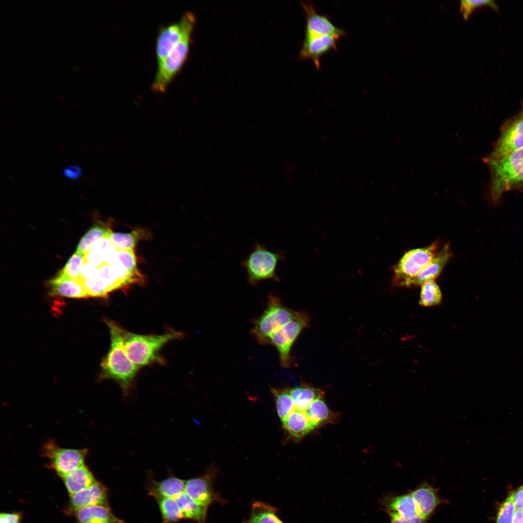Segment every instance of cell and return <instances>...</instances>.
Listing matches in <instances>:
<instances>
[{
    "label": "cell",
    "mask_w": 523,
    "mask_h": 523,
    "mask_svg": "<svg viewBox=\"0 0 523 523\" xmlns=\"http://www.w3.org/2000/svg\"><path fill=\"white\" fill-rule=\"evenodd\" d=\"M174 498L184 518L192 519L198 523H205L207 507L197 503L185 491Z\"/></svg>",
    "instance_id": "obj_24"
},
{
    "label": "cell",
    "mask_w": 523,
    "mask_h": 523,
    "mask_svg": "<svg viewBox=\"0 0 523 523\" xmlns=\"http://www.w3.org/2000/svg\"><path fill=\"white\" fill-rule=\"evenodd\" d=\"M118 249L112 243L106 248L104 252L105 264L110 265L116 261Z\"/></svg>",
    "instance_id": "obj_39"
},
{
    "label": "cell",
    "mask_w": 523,
    "mask_h": 523,
    "mask_svg": "<svg viewBox=\"0 0 523 523\" xmlns=\"http://www.w3.org/2000/svg\"><path fill=\"white\" fill-rule=\"evenodd\" d=\"M305 412L316 428L323 424L331 422L334 418L333 413L328 408L323 396L315 399Z\"/></svg>",
    "instance_id": "obj_26"
},
{
    "label": "cell",
    "mask_w": 523,
    "mask_h": 523,
    "mask_svg": "<svg viewBox=\"0 0 523 523\" xmlns=\"http://www.w3.org/2000/svg\"><path fill=\"white\" fill-rule=\"evenodd\" d=\"M82 174V170L80 167L76 165L68 166L63 170V175L67 178L73 181L78 180Z\"/></svg>",
    "instance_id": "obj_41"
},
{
    "label": "cell",
    "mask_w": 523,
    "mask_h": 523,
    "mask_svg": "<svg viewBox=\"0 0 523 523\" xmlns=\"http://www.w3.org/2000/svg\"><path fill=\"white\" fill-rule=\"evenodd\" d=\"M283 429L292 438L300 439L316 428L305 411L294 409L282 422Z\"/></svg>",
    "instance_id": "obj_21"
},
{
    "label": "cell",
    "mask_w": 523,
    "mask_h": 523,
    "mask_svg": "<svg viewBox=\"0 0 523 523\" xmlns=\"http://www.w3.org/2000/svg\"><path fill=\"white\" fill-rule=\"evenodd\" d=\"M20 515L16 513H2L0 515V523H19Z\"/></svg>",
    "instance_id": "obj_42"
},
{
    "label": "cell",
    "mask_w": 523,
    "mask_h": 523,
    "mask_svg": "<svg viewBox=\"0 0 523 523\" xmlns=\"http://www.w3.org/2000/svg\"><path fill=\"white\" fill-rule=\"evenodd\" d=\"M383 505L388 514H394L405 518L419 515L415 503L410 493L388 496Z\"/></svg>",
    "instance_id": "obj_19"
},
{
    "label": "cell",
    "mask_w": 523,
    "mask_h": 523,
    "mask_svg": "<svg viewBox=\"0 0 523 523\" xmlns=\"http://www.w3.org/2000/svg\"><path fill=\"white\" fill-rule=\"evenodd\" d=\"M104 252V251L91 247L85 253V262L100 267L105 264Z\"/></svg>",
    "instance_id": "obj_37"
},
{
    "label": "cell",
    "mask_w": 523,
    "mask_h": 523,
    "mask_svg": "<svg viewBox=\"0 0 523 523\" xmlns=\"http://www.w3.org/2000/svg\"><path fill=\"white\" fill-rule=\"evenodd\" d=\"M512 523H523V511L516 509Z\"/></svg>",
    "instance_id": "obj_44"
},
{
    "label": "cell",
    "mask_w": 523,
    "mask_h": 523,
    "mask_svg": "<svg viewBox=\"0 0 523 523\" xmlns=\"http://www.w3.org/2000/svg\"><path fill=\"white\" fill-rule=\"evenodd\" d=\"M485 6H489L496 11L499 10L498 6L493 0H462L460 1V12L462 13L463 17L467 19L469 15L476 8Z\"/></svg>",
    "instance_id": "obj_36"
},
{
    "label": "cell",
    "mask_w": 523,
    "mask_h": 523,
    "mask_svg": "<svg viewBox=\"0 0 523 523\" xmlns=\"http://www.w3.org/2000/svg\"><path fill=\"white\" fill-rule=\"evenodd\" d=\"M284 259L283 252L269 250L263 244L257 243L248 255L241 261L248 283L255 286L262 281H279L277 268Z\"/></svg>",
    "instance_id": "obj_5"
},
{
    "label": "cell",
    "mask_w": 523,
    "mask_h": 523,
    "mask_svg": "<svg viewBox=\"0 0 523 523\" xmlns=\"http://www.w3.org/2000/svg\"><path fill=\"white\" fill-rule=\"evenodd\" d=\"M340 37L338 35H323L304 38L299 55L302 59H311L319 68L321 57L330 50L337 49Z\"/></svg>",
    "instance_id": "obj_13"
},
{
    "label": "cell",
    "mask_w": 523,
    "mask_h": 523,
    "mask_svg": "<svg viewBox=\"0 0 523 523\" xmlns=\"http://www.w3.org/2000/svg\"><path fill=\"white\" fill-rule=\"evenodd\" d=\"M484 160L491 174L490 200L493 205H498L504 193L523 187V148Z\"/></svg>",
    "instance_id": "obj_2"
},
{
    "label": "cell",
    "mask_w": 523,
    "mask_h": 523,
    "mask_svg": "<svg viewBox=\"0 0 523 523\" xmlns=\"http://www.w3.org/2000/svg\"><path fill=\"white\" fill-rule=\"evenodd\" d=\"M452 256L449 244H445L436 252L431 261L409 283L411 286L421 285L434 280L440 275Z\"/></svg>",
    "instance_id": "obj_15"
},
{
    "label": "cell",
    "mask_w": 523,
    "mask_h": 523,
    "mask_svg": "<svg viewBox=\"0 0 523 523\" xmlns=\"http://www.w3.org/2000/svg\"><path fill=\"white\" fill-rule=\"evenodd\" d=\"M211 469L202 477L185 481V492L198 504L207 507L215 495L211 484Z\"/></svg>",
    "instance_id": "obj_18"
},
{
    "label": "cell",
    "mask_w": 523,
    "mask_h": 523,
    "mask_svg": "<svg viewBox=\"0 0 523 523\" xmlns=\"http://www.w3.org/2000/svg\"><path fill=\"white\" fill-rule=\"evenodd\" d=\"M516 509L523 511V485L512 492Z\"/></svg>",
    "instance_id": "obj_43"
},
{
    "label": "cell",
    "mask_w": 523,
    "mask_h": 523,
    "mask_svg": "<svg viewBox=\"0 0 523 523\" xmlns=\"http://www.w3.org/2000/svg\"><path fill=\"white\" fill-rule=\"evenodd\" d=\"M124 346L133 363L139 369L155 362H160L161 349L171 340L182 338L181 333L169 330L161 335H140L123 330Z\"/></svg>",
    "instance_id": "obj_3"
},
{
    "label": "cell",
    "mask_w": 523,
    "mask_h": 523,
    "mask_svg": "<svg viewBox=\"0 0 523 523\" xmlns=\"http://www.w3.org/2000/svg\"><path fill=\"white\" fill-rule=\"evenodd\" d=\"M243 523H252L251 521H247V522H245Z\"/></svg>",
    "instance_id": "obj_45"
},
{
    "label": "cell",
    "mask_w": 523,
    "mask_h": 523,
    "mask_svg": "<svg viewBox=\"0 0 523 523\" xmlns=\"http://www.w3.org/2000/svg\"><path fill=\"white\" fill-rule=\"evenodd\" d=\"M410 493L415 503L419 515L425 522L430 518L442 502L437 489L426 482Z\"/></svg>",
    "instance_id": "obj_14"
},
{
    "label": "cell",
    "mask_w": 523,
    "mask_h": 523,
    "mask_svg": "<svg viewBox=\"0 0 523 523\" xmlns=\"http://www.w3.org/2000/svg\"><path fill=\"white\" fill-rule=\"evenodd\" d=\"M143 231L135 230L129 233L113 232L110 239L119 249H133L138 241L143 236Z\"/></svg>",
    "instance_id": "obj_32"
},
{
    "label": "cell",
    "mask_w": 523,
    "mask_h": 523,
    "mask_svg": "<svg viewBox=\"0 0 523 523\" xmlns=\"http://www.w3.org/2000/svg\"><path fill=\"white\" fill-rule=\"evenodd\" d=\"M112 233L109 228L104 225H95L80 239L77 251L85 254L93 243L104 238H110Z\"/></svg>",
    "instance_id": "obj_28"
},
{
    "label": "cell",
    "mask_w": 523,
    "mask_h": 523,
    "mask_svg": "<svg viewBox=\"0 0 523 523\" xmlns=\"http://www.w3.org/2000/svg\"><path fill=\"white\" fill-rule=\"evenodd\" d=\"M50 294L71 298H85L89 297L82 282L58 273L48 282Z\"/></svg>",
    "instance_id": "obj_17"
},
{
    "label": "cell",
    "mask_w": 523,
    "mask_h": 523,
    "mask_svg": "<svg viewBox=\"0 0 523 523\" xmlns=\"http://www.w3.org/2000/svg\"><path fill=\"white\" fill-rule=\"evenodd\" d=\"M62 478L70 495L91 486L96 481L85 464Z\"/></svg>",
    "instance_id": "obj_23"
},
{
    "label": "cell",
    "mask_w": 523,
    "mask_h": 523,
    "mask_svg": "<svg viewBox=\"0 0 523 523\" xmlns=\"http://www.w3.org/2000/svg\"><path fill=\"white\" fill-rule=\"evenodd\" d=\"M110 335L109 351L101 364V378L115 381L123 394L128 395L133 388L139 369L129 358L124 346L123 328L117 323L106 320Z\"/></svg>",
    "instance_id": "obj_1"
},
{
    "label": "cell",
    "mask_w": 523,
    "mask_h": 523,
    "mask_svg": "<svg viewBox=\"0 0 523 523\" xmlns=\"http://www.w3.org/2000/svg\"><path fill=\"white\" fill-rule=\"evenodd\" d=\"M74 511L77 523H124L116 518L107 506H91Z\"/></svg>",
    "instance_id": "obj_20"
},
{
    "label": "cell",
    "mask_w": 523,
    "mask_h": 523,
    "mask_svg": "<svg viewBox=\"0 0 523 523\" xmlns=\"http://www.w3.org/2000/svg\"><path fill=\"white\" fill-rule=\"evenodd\" d=\"M523 148V108L503 125L493 149L487 157L496 158Z\"/></svg>",
    "instance_id": "obj_11"
},
{
    "label": "cell",
    "mask_w": 523,
    "mask_h": 523,
    "mask_svg": "<svg viewBox=\"0 0 523 523\" xmlns=\"http://www.w3.org/2000/svg\"><path fill=\"white\" fill-rule=\"evenodd\" d=\"M299 313L285 307L277 295L271 292L266 308L254 321L250 334L261 345H268L272 334L294 319Z\"/></svg>",
    "instance_id": "obj_4"
},
{
    "label": "cell",
    "mask_w": 523,
    "mask_h": 523,
    "mask_svg": "<svg viewBox=\"0 0 523 523\" xmlns=\"http://www.w3.org/2000/svg\"><path fill=\"white\" fill-rule=\"evenodd\" d=\"M99 268V267L85 262L81 270L80 280L82 282L94 277L98 274Z\"/></svg>",
    "instance_id": "obj_38"
},
{
    "label": "cell",
    "mask_w": 523,
    "mask_h": 523,
    "mask_svg": "<svg viewBox=\"0 0 523 523\" xmlns=\"http://www.w3.org/2000/svg\"><path fill=\"white\" fill-rule=\"evenodd\" d=\"M88 453V450L85 448L60 447L52 440L46 441L42 449L43 455L48 461L50 467L62 478L84 465Z\"/></svg>",
    "instance_id": "obj_8"
},
{
    "label": "cell",
    "mask_w": 523,
    "mask_h": 523,
    "mask_svg": "<svg viewBox=\"0 0 523 523\" xmlns=\"http://www.w3.org/2000/svg\"><path fill=\"white\" fill-rule=\"evenodd\" d=\"M85 262V254L76 251L59 273L80 280L81 270Z\"/></svg>",
    "instance_id": "obj_33"
},
{
    "label": "cell",
    "mask_w": 523,
    "mask_h": 523,
    "mask_svg": "<svg viewBox=\"0 0 523 523\" xmlns=\"http://www.w3.org/2000/svg\"><path fill=\"white\" fill-rule=\"evenodd\" d=\"M439 248L438 242H435L427 247L406 252L393 267V283L397 286L409 287L410 282L431 261Z\"/></svg>",
    "instance_id": "obj_6"
},
{
    "label": "cell",
    "mask_w": 523,
    "mask_h": 523,
    "mask_svg": "<svg viewBox=\"0 0 523 523\" xmlns=\"http://www.w3.org/2000/svg\"><path fill=\"white\" fill-rule=\"evenodd\" d=\"M70 496V506L74 511L94 505L108 507L107 490L97 481L91 486Z\"/></svg>",
    "instance_id": "obj_16"
},
{
    "label": "cell",
    "mask_w": 523,
    "mask_h": 523,
    "mask_svg": "<svg viewBox=\"0 0 523 523\" xmlns=\"http://www.w3.org/2000/svg\"><path fill=\"white\" fill-rule=\"evenodd\" d=\"M516 509L512 492L500 506L496 523H512Z\"/></svg>",
    "instance_id": "obj_34"
},
{
    "label": "cell",
    "mask_w": 523,
    "mask_h": 523,
    "mask_svg": "<svg viewBox=\"0 0 523 523\" xmlns=\"http://www.w3.org/2000/svg\"><path fill=\"white\" fill-rule=\"evenodd\" d=\"M277 415L282 422L294 409L295 405L288 388L271 387Z\"/></svg>",
    "instance_id": "obj_27"
},
{
    "label": "cell",
    "mask_w": 523,
    "mask_h": 523,
    "mask_svg": "<svg viewBox=\"0 0 523 523\" xmlns=\"http://www.w3.org/2000/svg\"><path fill=\"white\" fill-rule=\"evenodd\" d=\"M191 34L180 41L169 54L158 65L151 89L156 92H164L181 70L186 62L191 43Z\"/></svg>",
    "instance_id": "obj_7"
},
{
    "label": "cell",
    "mask_w": 523,
    "mask_h": 523,
    "mask_svg": "<svg viewBox=\"0 0 523 523\" xmlns=\"http://www.w3.org/2000/svg\"><path fill=\"white\" fill-rule=\"evenodd\" d=\"M441 290L434 281H429L421 285L419 304L423 307L439 305L442 301Z\"/></svg>",
    "instance_id": "obj_30"
},
{
    "label": "cell",
    "mask_w": 523,
    "mask_h": 523,
    "mask_svg": "<svg viewBox=\"0 0 523 523\" xmlns=\"http://www.w3.org/2000/svg\"><path fill=\"white\" fill-rule=\"evenodd\" d=\"M150 482L149 492L156 499L161 497L175 498L185 491V481L175 477H169L160 481L151 480Z\"/></svg>",
    "instance_id": "obj_22"
},
{
    "label": "cell",
    "mask_w": 523,
    "mask_h": 523,
    "mask_svg": "<svg viewBox=\"0 0 523 523\" xmlns=\"http://www.w3.org/2000/svg\"><path fill=\"white\" fill-rule=\"evenodd\" d=\"M116 260L130 273H140L137 269L136 255L133 249H118Z\"/></svg>",
    "instance_id": "obj_35"
},
{
    "label": "cell",
    "mask_w": 523,
    "mask_h": 523,
    "mask_svg": "<svg viewBox=\"0 0 523 523\" xmlns=\"http://www.w3.org/2000/svg\"><path fill=\"white\" fill-rule=\"evenodd\" d=\"M306 15L305 37L323 35H338L341 37L345 31L334 25L329 17L318 13L309 2H302Z\"/></svg>",
    "instance_id": "obj_12"
},
{
    "label": "cell",
    "mask_w": 523,
    "mask_h": 523,
    "mask_svg": "<svg viewBox=\"0 0 523 523\" xmlns=\"http://www.w3.org/2000/svg\"><path fill=\"white\" fill-rule=\"evenodd\" d=\"M195 23L193 14L186 12L179 21L161 28L155 45L158 65L162 62L180 41L186 35L192 34Z\"/></svg>",
    "instance_id": "obj_9"
},
{
    "label": "cell",
    "mask_w": 523,
    "mask_h": 523,
    "mask_svg": "<svg viewBox=\"0 0 523 523\" xmlns=\"http://www.w3.org/2000/svg\"><path fill=\"white\" fill-rule=\"evenodd\" d=\"M309 317L304 312H300L292 320L275 331L271 336L269 344L277 349L280 365L284 368L292 366L293 360L291 355L292 347L302 331L308 325Z\"/></svg>",
    "instance_id": "obj_10"
},
{
    "label": "cell",
    "mask_w": 523,
    "mask_h": 523,
    "mask_svg": "<svg viewBox=\"0 0 523 523\" xmlns=\"http://www.w3.org/2000/svg\"><path fill=\"white\" fill-rule=\"evenodd\" d=\"M390 523H424L425 522L419 516L411 518H405L394 514H389Z\"/></svg>",
    "instance_id": "obj_40"
},
{
    "label": "cell",
    "mask_w": 523,
    "mask_h": 523,
    "mask_svg": "<svg viewBox=\"0 0 523 523\" xmlns=\"http://www.w3.org/2000/svg\"><path fill=\"white\" fill-rule=\"evenodd\" d=\"M288 389L295 408L304 411L315 399L323 396L320 389L305 384Z\"/></svg>",
    "instance_id": "obj_25"
},
{
    "label": "cell",
    "mask_w": 523,
    "mask_h": 523,
    "mask_svg": "<svg viewBox=\"0 0 523 523\" xmlns=\"http://www.w3.org/2000/svg\"><path fill=\"white\" fill-rule=\"evenodd\" d=\"M163 523H173L184 518L174 498L161 497L157 498Z\"/></svg>",
    "instance_id": "obj_31"
},
{
    "label": "cell",
    "mask_w": 523,
    "mask_h": 523,
    "mask_svg": "<svg viewBox=\"0 0 523 523\" xmlns=\"http://www.w3.org/2000/svg\"><path fill=\"white\" fill-rule=\"evenodd\" d=\"M275 508L262 502L252 506L250 521L253 523H284L277 516Z\"/></svg>",
    "instance_id": "obj_29"
}]
</instances>
